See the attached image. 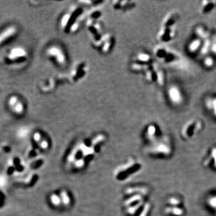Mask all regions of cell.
Segmentation results:
<instances>
[{"instance_id": "10", "label": "cell", "mask_w": 216, "mask_h": 216, "mask_svg": "<svg viewBox=\"0 0 216 216\" xmlns=\"http://www.w3.org/2000/svg\"><path fill=\"white\" fill-rule=\"evenodd\" d=\"M205 106L216 117V96L208 97L205 100Z\"/></svg>"}, {"instance_id": "15", "label": "cell", "mask_w": 216, "mask_h": 216, "mask_svg": "<svg viewBox=\"0 0 216 216\" xmlns=\"http://www.w3.org/2000/svg\"><path fill=\"white\" fill-rule=\"evenodd\" d=\"M50 200L52 204L56 206H59L62 203L60 196L56 194H52L50 196Z\"/></svg>"}, {"instance_id": "16", "label": "cell", "mask_w": 216, "mask_h": 216, "mask_svg": "<svg viewBox=\"0 0 216 216\" xmlns=\"http://www.w3.org/2000/svg\"><path fill=\"white\" fill-rule=\"evenodd\" d=\"M203 63L204 65L207 68H211L212 67L214 64V59L211 56L207 55L206 56L203 58Z\"/></svg>"}, {"instance_id": "9", "label": "cell", "mask_w": 216, "mask_h": 216, "mask_svg": "<svg viewBox=\"0 0 216 216\" xmlns=\"http://www.w3.org/2000/svg\"><path fill=\"white\" fill-rule=\"evenodd\" d=\"M203 40L204 39L197 37L194 40H191L188 45V50L191 53H195L196 52H197L199 51L200 52Z\"/></svg>"}, {"instance_id": "5", "label": "cell", "mask_w": 216, "mask_h": 216, "mask_svg": "<svg viewBox=\"0 0 216 216\" xmlns=\"http://www.w3.org/2000/svg\"><path fill=\"white\" fill-rule=\"evenodd\" d=\"M7 104L9 110L15 115L21 116L25 111L23 101L17 95H10L7 99Z\"/></svg>"}, {"instance_id": "1", "label": "cell", "mask_w": 216, "mask_h": 216, "mask_svg": "<svg viewBox=\"0 0 216 216\" xmlns=\"http://www.w3.org/2000/svg\"><path fill=\"white\" fill-rule=\"evenodd\" d=\"M179 14L177 11L172 10L165 16L157 34V40L161 44L172 41L177 34V27Z\"/></svg>"}, {"instance_id": "12", "label": "cell", "mask_w": 216, "mask_h": 216, "mask_svg": "<svg viewBox=\"0 0 216 216\" xmlns=\"http://www.w3.org/2000/svg\"><path fill=\"white\" fill-rule=\"evenodd\" d=\"M146 193V189L142 187H134V188H128L125 190V193L127 194H144Z\"/></svg>"}, {"instance_id": "2", "label": "cell", "mask_w": 216, "mask_h": 216, "mask_svg": "<svg viewBox=\"0 0 216 216\" xmlns=\"http://www.w3.org/2000/svg\"><path fill=\"white\" fill-rule=\"evenodd\" d=\"M154 55L164 65L178 68H183L186 67V62L181 55L164 46L159 45L155 47L154 50Z\"/></svg>"}, {"instance_id": "17", "label": "cell", "mask_w": 216, "mask_h": 216, "mask_svg": "<svg viewBox=\"0 0 216 216\" xmlns=\"http://www.w3.org/2000/svg\"><path fill=\"white\" fill-rule=\"evenodd\" d=\"M74 166L77 168H82L83 167L85 164V160L83 159V158H80L74 161Z\"/></svg>"}, {"instance_id": "6", "label": "cell", "mask_w": 216, "mask_h": 216, "mask_svg": "<svg viewBox=\"0 0 216 216\" xmlns=\"http://www.w3.org/2000/svg\"><path fill=\"white\" fill-rule=\"evenodd\" d=\"M167 95L169 101L174 105H179L184 101L182 92L177 85H170L167 88Z\"/></svg>"}, {"instance_id": "14", "label": "cell", "mask_w": 216, "mask_h": 216, "mask_svg": "<svg viewBox=\"0 0 216 216\" xmlns=\"http://www.w3.org/2000/svg\"><path fill=\"white\" fill-rule=\"evenodd\" d=\"M142 205V201L136 203L133 205H131L127 208V212L130 215L135 214L139 210L140 206Z\"/></svg>"}, {"instance_id": "11", "label": "cell", "mask_w": 216, "mask_h": 216, "mask_svg": "<svg viewBox=\"0 0 216 216\" xmlns=\"http://www.w3.org/2000/svg\"><path fill=\"white\" fill-rule=\"evenodd\" d=\"M142 201V196L139 194H134L131 197L128 198L124 202V205L127 207H128L131 205H133L136 203Z\"/></svg>"}, {"instance_id": "7", "label": "cell", "mask_w": 216, "mask_h": 216, "mask_svg": "<svg viewBox=\"0 0 216 216\" xmlns=\"http://www.w3.org/2000/svg\"><path fill=\"white\" fill-rule=\"evenodd\" d=\"M17 32V27L14 25H7L0 30V46L13 39Z\"/></svg>"}, {"instance_id": "8", "label": "cell", "mask_w": 216, "mask_h": 216, "mask_svg": "<svg viewBox=\"0 0 216 216\" xmlns=\"http://www.w3.org/2000/svg\"><path fill=\"white\" fill-rule=\"evenodd\" d=\"M216 9V1H202L199 7L201 15H206Z\"/></svg>"}, {"instance_id": "3", "label": "cell", "mask_w": 216, "mask_h": 216, "mask_svg": "<svg viewBox=\"0 0 216 216\" xmlns=\"http://www.w3.org/2000/svg\"><path fill=\"white\" fill-rule=\"evenodd\" d=\"M46 54L48 58L52 59L58 65L63 66L67 63V54L60 46L56 44L49 46L46 49Z\"/></svg>"}, {"instance_id": "13", "label": "cell", "mask_w": 216, "mask_h": 216, "mask_svg": "<svg viewBox=\"0 0 216 216\" xmlns=\"http://www.w3.org/2000/svg\"><path fill=\"white\" fill-rule=\"evenodd\" d=\"M59 196L61 197L62 204H63L65 206H68L70 204L71 199L66 190H61Z\"/></svg>"}, {"instance_id": "18", "label": "cell", "mask_w": 216, "mask_h": 216, "mask_svg": "<svg viewBox=\"0 0 216 216\" xmlns=\"http://www.w3.org/2000/svg\"><path fill=\"white\" fill-rule=\"evenodd\" d=\"M149 209V205L148 204H145L139 216H146L148 214Z\"/></svg>"}, {"instance_id": "4", "label": "cell", "mask_w": 216, "mask_h": 216, "mask_svg": "<svg viewBox=\"0 0 216 216\" xmlns=\"http://www.w3.org/2000/svg\"><path fill=\"white\" fill-rule=\"evenodd\" d=\"M7 60L11 64H17L23 62L28 57V52L25 47L15 46L11 47L7 52Z\"/></svg>"}]
</instances>
